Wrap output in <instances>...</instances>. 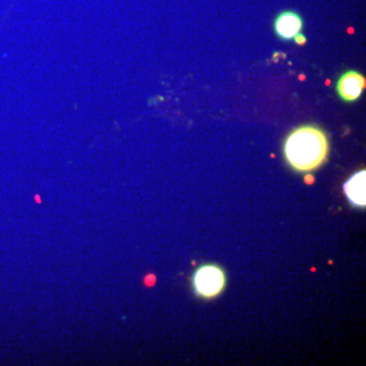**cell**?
<instances>
[{"mask_svg":"<svg viewBox=\"0 0 366 366\" xmlns=\"http://www.w3.org/2000/svg\"><path fill=\"white\" fill-rule=\"evenodd\" d=\"M303 22L300 13L293 10L280 13L274 22V29L278 37L283 40H291L302 33Z\"/></svg>","mask_w":366,"mask_h":366,"instance_id":"277c9868","label":"cell"},{"mask_svg":"<svg viewBox=\"0 0 366 366\" xmlns=\"http://www.w3.org/2000/svg\"><path fill=\"white\" fill-rule=\"evenodd\" d=\"M366 172L365 170L356 173L348 179L344 185L346 197L353 205L365 206L366 195Z\"/></svg>","mask_w":366,"mask_h":366,"instance_id":"5b68a950","label":"cell"},{"mask_svg":"<svg viewBox=\"0 0 366 366\" xmlns=\"http://www.w3.org/2000/svg\"><path fill=\"white\" fill-rule=\"evenodd\" d=\"M284 153L289 165L296 171H314L327 159L329 141L318 127L302 125L287 136Z\"/></svg>","mask_w":366,"mask_h":366,"instance_id":"6da1fadb","label":"cell"},{"mask_svg":"<svg viewBox=\"0 0 366 366\" xmlns=\"http://www.w3.org/2000/svg\"><path fill=\"white\" fill-rule=\"evenodd\" d=\"M293 39L295 43L298 45H303L307 42V38H305V36L302 33L297 34Z\"/></svg>","mask_w":366,"mask_h":366,"instance_id":"8992f818","label":"cell"},{"mask_svg":"<svg viewBox=\"0 0 366 366\" xmlns=\"http://www.w3.org/2000/svg\"><path fill=\"white\" fill-rule=\"evenodd\" d=\"M365 78L356 71L343 73L337 83L338 95L345 102H354L363 95L365 89Z\"/></svg>","mask_w":366,"mask_h":366,"instance_id":"3957f363","label":"cell"},{"mask_svg":"<svg viewBox=\"0 0 366 366\" xmlns=\"http://www.w3.org/2000/svg\"><path fill=\"white\" fill-rule=\"evenodd\" d=\"M192 281L197 295L210 300L219 295L224 290L226 276L219 266L205 265L197 269Z\"/></svg>","mask_w":366,"mask_h":366,"instance_id":"7a4b0ae2","label":"cell"}]
</instances>
